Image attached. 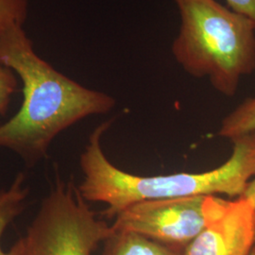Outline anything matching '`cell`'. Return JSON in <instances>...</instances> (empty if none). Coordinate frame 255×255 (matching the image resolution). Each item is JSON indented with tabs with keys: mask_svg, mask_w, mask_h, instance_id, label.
I'll use <instances>...</instances> for the list:
<instances>
[{
	"mask_svg": "<svg viewBox=\"0 0 255 255\" xmlns=\"http://www.w3.org/2000/svg\"><path fill=\"white\" fill-rule=\"evenodd\" d=\"M17 89V80L14 72L0 64V116L9 107L10 98Z\"/></svg>",
	"mask_w": 255,
	"mask_h": 255,
	"instance_id": "obj_11",
	"label": "cell"
},
{
	"mask_svg": "<svg viewBox=\"0 0 255 255\" xmlns=\"http://www.w3.org/2000/svg\"><path fill=\"white\" fill-rule=\"evenodd\" d=\"M242 197H245L247 199H249L254 203L255 207V177L251 182H249L246 190L243 193Z\"/></svg>",
	"mask_w": 255,
	"mask_h": 255,
	"instance_id": "obj_13",
	"label": "cell"
},
{
	"mask_svg": "<svg viewBox=\"0 0 255 255\" xmlns=\"http://www.w3.org/2000/svg\"><path fill=\"white\" fill-rule=\"evenodd\" d=\"M226 6L250 19L255 27V0H224Z\"/></svg>",
	"mask_w": 255,
	"mask_h": 255,
	"instance_id": "obj_12",
	"label": "cell"
},
{
	"mask_svg": "<svg viewBox=\"0 0 255 255\" xmlns=\"http://www.w3.org/2000/svg\"><path fill=\"white\" fill-rule=\"evenodd\" d=\"M103 244L101 255H182L179 250L172 247L133 232L114 228Z\"/></svg>",
	"mask_w": 255,
	"mask_h": 255,
	"instance_id": "obj_7",
	"label": "cell"
},
{
	"mask_svg": "<svg viewBox=\"0 0 255 255\" xmlns=\"http://www.w3.org/2000/svg\"><path fill=\"white\" fill-rule=\"evenodd\" d=\"M29 0H0V38L14 27H24Z\"/></svg>",
	"mask_w": 255,
	"mask_h": 255,
	"instance_id": "obj_10",
	"label": "cell"
},
{
	"mask_svg": "<svg viewBox=\"0 0 255 255\" xmlns=\"http://www.w3.org/2000/svg\"><path fill=\"white\" fill-rule=\"evenodd\" d=\"M206 196L138 201L122 210L112 225L129 231L176 250H182L205 226Z\"/></svg>",
	"mask_w": 255,
	"mask_h": 255,
	"instance_id": "obj_5",
	"label": "cell"
},
{
	"mask_svg": "<svg viewBox=\"0 0 255 255\" xmlns=\"http://www.w3.org/2000/svg\"><path fill=\"white\" fill-rule=\"evenodd\" d=\"M255 255V246L253 248V250H252V252L250 253V255Z\"/></svg>",
	"mask_w": 255,
	"mask_h": 255,
	"instance_id": "obj_14",
	"label": "cell"
},
{
	"mask_svg": "<svg viewBox=\"0 0 255 255\" xmlns=\"http://www.w3.org/2000/svg\"><path fill=\"white\" fill-rule=\"evenodd\" d=\"M112 233L78 188L58 181L23 237L26 255H92Z\"/></svg>",
	"mask_w": 255,
	"mask_h": 255,
	"instance_id": "obj_4",
	"label": "cell"
},
{
	"mask_svg": "<svg viewBox=\"0 0 255 255\" xmlns=\"http://www.w3.org/2000/svg\"><path fill=\"white\" fill-rule=\"evenodd\" d=\"M111 124L102 123L89 137L81 155L84 179L78 187L84 201L108 205L102 212L108 219L138 201L217 194L238 198L255 177V131L232 139L231 157L210 171L140 176L119 169L104 154L101 137Z\"/></svg>",
	"mask_w": 255,
	"mask_h": 255,
	"instance_id": "obj_2",
	"label": "cell"
},
{
	"mask_svg": "<svg viewBox=\"0 0 255 255\" xmlns=\"http://www.w3.org/2000/svg\"><path fill=\"white\" fill-rule=\"evenodd\" d=\"M27 193L23 174H19L8 189L0 191V255H26L24 237L18 239L7 252L2 249L1 238L11 221L22 213Z\"/></svg>",
	"mask_w": 255,
	"mask_h": 255,
	"instance_id": "obj_8",
	"label": "cell"
},
{
	"mask_svg": "<svg viewBox=\"0 0 255 255\" xmlns=\"http://www.w3.org/2000/svg\"><path fill=\"white\" fill-rule=\"evenodd\" d=\"M0 64L11 69L23 83V102L17 114L0 125V146L27 162L46 155L55 137L87 117L107 114L116 100L86 88L37 54L24 27L0 38Z\"/></svg>",
	"mask_w": 255,
	"mask_h": 255,
	"instance_id": "obj_1",
	"label": "cell"
},
{
	"mask_svg": "<svg viewBox=\"0 0 255 255\" xmlns=\"http://www.w3.org/2000/svg\"><path fill=\"white\" fill-rule=\"evenodd\" d=\"M205 226L182 255H249L255 246V207L245 197L235 201L206 196Z\"/></svg>",
	"mask_w": 255,
	"mask_h": 255,
	"instance_id": "obj_6",
	"label": "cell"
},
{
	"mask_svg": "<svg viewBox=\"0 0 255 255\" xmlns=\"http://www.w3.org/2000/svg\"><path fill=\"white\" fill-rule=\"evenodd\" d=\"M181 25L172 44L176 62L233 97L242 77L255 71V27L218 0H172Z\"/></svg>",
	"mask_w": 255,
	"mask_h": 255,
	"instance_id": "obj_3",
	"label": "cell"
},
{
	"mask_svg": "<svg viewBox=\"0 0 255 255\" xmlns=\"http://www.w3.org/2000/svg\"><path fill=\"white\" fill-rule=\"evenodd\" d=\"M253 131H255V97L246 99L223 119L219 135L232 140Z\"/></svg>",
	"mask_w": 255,
	"mask_h": 255,
	"instance_id": "obj_9",
	"label": "cell"
}]
</instances>
